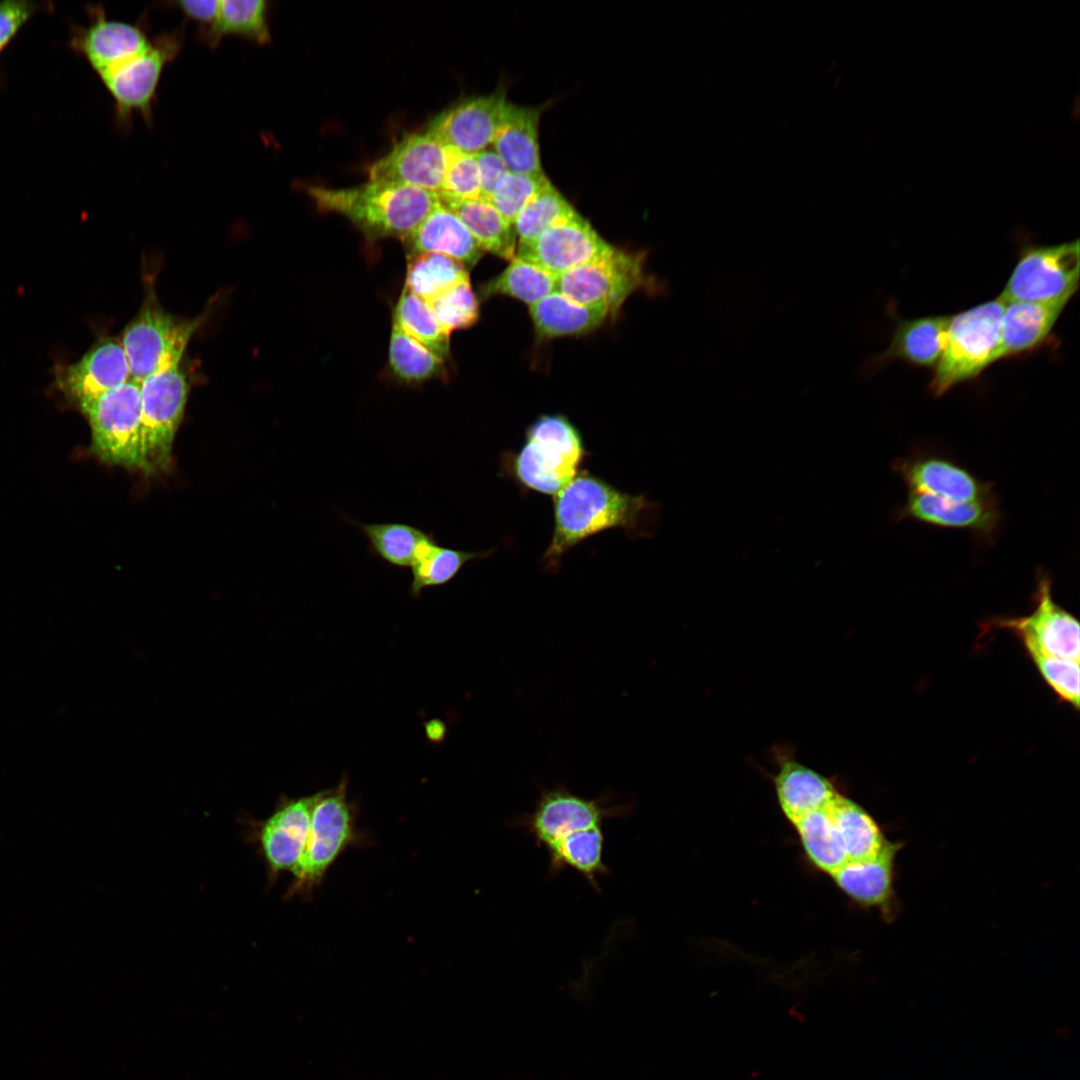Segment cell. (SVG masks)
Instances as JSON below:
<instances>
[{
  "instance_id": "6da1fadb",
  "label": "cell",
  "mask_w": 1080,
  "mask_h": 1080,
  "mask_svg": "<svg viewBox=\"0 0 1080 1080\" xmlns=\"http://www.w3.org/2000/svg\"><path fill=\"white\" fill-rule=\"evenodd\" d=\"M632 808L631 802L616 803L607 793L588 799L556 785L540 791L534 809L521 816L519 824L546 849L550 874L573 869L599 891V878L609 873L603 860V824Z\"/></svg>"
},
{
  "instance_id": "7a4b0ae2",
  "label": "cell",
  "mask_w": 1080,
  "mask_h": 1080,
  "mask_svg": "<svg viewBox=\"0 0 1080 1080\" xmlns=\"http://www.w3.org/2000/svg\"><path fill=\"white\" fill-rule=\"evenodd\" d=\"M656 506L643 495L614 487L602 478L581 471L553 501V531L544 552V568L553 571L563 555L587 538L621 528L632 535L647 533Z\"/></svg>"
},
{
  "instance_id": "3957f363",
  "label": "cell",
  "mask_w": 1080,
  "mask_h": 1080,
  "mask_svg": "<svg viewBox=\"0 0 1080 1080\" xmlns=\"http://www.w3.org/2000/svg\"><path fill=\"white\" fill-rule=\"evenodd\" d=\"M306 193L320 211L346 217L369 240H403L440 202L436 192L382 181L348 188L310 185Z\"/></svg>"
},
{
  "instance_id": "277c9868",
  "label": "cell",
  "mask_w": 1080,
  "mask_h": 1080,
  "mask_svg": "<svg viewBox=\"0 0 1080 1080\" xmlns=\"http://www.w3.org/2000/svg\"><path fill=\"white\" fill-rule=\"evenodd\" d=\"M315 794L307 841L291 871L290 896L311 895L344 851L366 841L357 828L359 807L348 797L346 775L336 786Z\"/></svg>"
},
{
  "instance_id": "5b68a950",
  "label": "cell",
  "mask_w": 1080,
  "mask_h": 1080,
  "mask_svg": "<svg viewBox=\"0 0 1080 1080\" xmlns=\"http://www.w3.org/2000/svg\"><path fill=\"white\" fill-rule=\"evenodd\" d=\"M585 456L577 427L563 415L546 414L528 426L509 471L523 487L555 496L576 477Z\"/></svg>"
},
{
  "instance_id": "8992f818",
  "label": "cell",
  "mask_w": 1080,
  "mask_h": 1080,
  "mask_svg": "<svg viewBox=\"0 0 1080 1080\" xmlns=\"http://www.w3.org/2000/svg\"><path fill=\"white\" fill-rule=\"evenodd\" d=\"M1005 304L998 296L950 316L947 344L929 384L935 397L975 379L1001 359V319Z\"/></svg>"
},
{
  "instance_id": "52a82bcc",
  "label": "cell",
  "mask_w": 1080,
  "mask_h": 1080,
  "mask_svg": "<svg viewBox=\"0 0 1080 1080\" xmlns=\"http://www.w3.org/2000/svg\"><path fill=\"white\" fill-rule=\"evenodd\" d=\"M202 320V317L187 319L168 312L150 287L120 339L131 380L141 384L149 376L180 364Z\"/></svg>"
},
{
  "instance_id": "ba28073f",
  "label": "cell",
  "mask_w": 1080,
  "mask_h": 1080,
  "mask_svg": "<svg viewBox=\"0 0 1080 1080\" xmlns=\"http://www.w3.org/2000/svg\"><path fill=\"white\" fill-rule=\"evenodd\" d=\"M183 33L182 28H177L156 35L145 51L98 76L114 101L115 122L120 129L130 128L135 112L152 123L162 73L180 53Z\"/></svg>"
},
{
  "instance_id": "9c48e42d",
  "label": "cell",
  "mask_w": 1080,
  "mask_h": 1080,
  "mask_svg": "<svg viewBox=\"0 0 1080 1080\" xmlns=\"http://www.w3.org/2000/svg\"><path fill=\"white\" fill-rule=\"evenodd\" d=\"M80 408L89 421L93 450L99 458L144 471L140 384L129 380Z\"/></svg>"
},
{
  "instance_id": "30bf717a",
  "label": "cell",
  "mask_w": 1080,
  "mask_h": 1080,
  "mask_svg": "<svg viewBox=\"0 0 1080 1080\" xmlns=\"http://www.w3.org/2000/svg\"><path fill=\"white\" fill-rule=\"evenodd\" d=\"M645 255L609 246L590 261L557 277L556 291L614 317L645 281Z\"/></svg>"
},
{
  "instance_id": "8fae6325",
  "label": "cell",
  "mask_w": 1080,
  "mask_h": 1080,
  "mask_svg": "<svg viewBox=\"0 0 1080 1080\" xmlns=\"http://www.w3.org/2000/svg\"><path fill=\"white\" fill-rule=\"evenodd\" d=\"M188 392L189 383L180 364L157 372L140 384L144 472L168 468Z\"/></svg>"
},
{
  "instance_id": "7c38bea8",
  "label": "cell",
  "mask_w": 1080,
  "mask_h": 1080,
  "mask_svg": "<svg viewBox=\"0 0 1080 1080\" xmlns=\"http://www.w3.org/2000/svg\"><path fill=\"white\" fill-rule=\"evenodd\" d=\"M1079 250L1078 240L1025 248L999 296L1005 303L1070 299L1079 285Z\"/></svg>"
},
{
  "instance_id": "4fadbf2b",
  "label": "cell",
  "mask_w": 1080,
  "mask_h": 1080,
  "mask_svg": "<svg viewBox=\"0 0 1080 1080\" xmlns=\"http://www.w3.org/2000/svg\"><path fill=\"white\" fill-rule=\"evenodd\" d=\"M1034 610L1020 617H997L985 624L989 629L1014 632L1026 651L1079 660L1080 627L1074 615L1053 598L1050 576L1039 571L1033 594Z\"/></svg>"
},
{
  "instance_id": "5bb4252c",
  "label": "cell",
  "mask_w": 1080,
  "mask_h": 1080,
  "mask_svg": "<svg viewBox=\"0 0 1080 1080\" xmlns=\"http://www.w3.org/2000/svg\"><path fill=\"white\" fill-rule=\"evenodd\" d=\"M86 11V25L70 26L68 47L83 57L98 76L137 56L150 46L152 39L142 23L109 19L100 5H88Z\"/></svg>"
},
{
  "instance_id": "9a60e30c",
  "label": "cell",
  "mask_w": 1080,
  "mask_h": 1080,
  "mask_svg": "<svg viewBox=\"0 0 1080 1080\" xmlns=\"http://www.w3.org/2000/svg\"><path fill=\"white\" fill-rule=\"evenodd\" d=\"M509 103L503 92L464 99L439 113L427 131L446 147L474 155L491 147Z\"/></svg>"
},
{
  "instance_id": "2e32d148",
  "label": "cell",
  "mask_w": 1080,
  "mask_h": 1080,
  "mask_svg": "<svg viewBox=\"0 0 1080 1080\" xmlns=\"http://www.w3.org/2000/svg\"><path fill=\"white\" fill-rule=\"evenodd\" d=\"M449 159L448 148L428 131L403 137L369 168V181H382L438 192Z\"/></svg>"
},
{
  "instance_id": "e0dca14e",
  "label": "cell",
  "mask_w": 1080,
  "mask_h": 1080,
  "mask_svg": "<svg viewBox=\"0 0 1080 1080\" xmlns=\"http://www.w3.org/2000/svg\"><path fill=\"white\" fill-rule=\"evenodd\" d=\"M610 246L577 211L558 220L516 255L558 277L598 256Z\"/></svg>"
},
{
  "instance_id": "ac0fdd59",
  "label": "cell",
  "mask_w": 1080,
  "mask_h": 1080,
  "mask_svg": "<svg viewBox=\"0 0 1080 1080\" xmlns=\"http://www.w3.org/2000/svg\"><path fill=\"white\" fill-rule=\"evenodd\" d=\"M892 468L910 491L965 502L996 498L992 483L982 481L946 456L919 453L897 459Z\"/></svg>"
},
{
  "instance_id": "d6986e66",
  "label": "cell",
  "mask_w": 1080,
  "mask_h": 1080,
  "mask_svg": "<svg viewBox=\"0 0 1080 1080\" xmlns=\"http://www.w3.org/2000/svg\"><path fill=\"white\" fill-rule=\"evenodd\" d=\"M58 387L79 406L131 380L118 338H101L77 362L58 369Z\"/></svg>"
},
{
  "instance_id": "ffe728a7",
  "label": "cell",
  "mask_w": 1080,
  "mask_h": 1080,
  "mask_svg": "<svg viewBox=\"0 0 1080 1080\" xmlns=\"http://www.w3.org/2000/svg\"><path fill=\"white\" fill-rule=\"evenodd\" d=\"M898 519H912L938 528L967 530L991 540L1002 519L998 499L965 502L909 491L897 512Z\"/></svg>"
},
{
  "instance_id": "44dd1931",
  "label": "cell",
  "mask_w": 1080,
  "mask_h": 1080,
  "mask_svg": "<svg viewBox=\"0 0 1080 1080\" xmlns=\"http://www.w3.org/2000/svg\"><path fill=\"white\" fill-rule=\"evenodd\" d=\"M316 794L283 799L265 821L260 841L272 873L292 871L304 850Z\"/></svg>"
},
{
  "instance_id": "7402d4cb",
  "label": "cell",
  "mask_w": 1080,
  "mask_h": 1080,
  "mask_svg": "<svg viewBox=\"0 0 1080 1080\" xmlns=\"http://www.w3.org/2000/svg\"><path fill=\"white\" fill-rule=\"evenodd\" d=\"M409 256L439 253L474 266L484 254L463 222L439 202L426 218L403 239Z\"/></svg>"
},
{
  "instance_id": "603a6c76",
  "label": "cell",
  "mask_w": 1080,
  "mask_h": 1080,
  "mask_svg": "<svg viewBox=\"0 0 1080 1080\" xmlns=\"http://www.w3.org/2000/svg\"><path fill=\"white\" fill-rule=\"evenodd\" d=\"M950 316H927L898 322L888 349L869 361L866 369L872 373L892 360L935 367L948 339Z\"/></svg>"
},
{
  "instance_id": "cb8c5ba5",
  "label": "cell",
  "mask_w": 1080,
  "mask_h": 1080,
  "mask_svg": "<svg viewBox=\"0 0 1080 1080\" xmlns=\"http://www.w3.org/2000/svg\"><path fill=\"white\" fill-rule=\"evenodd\" d=\"M1069 300L1006 303L1001 319V359L1040 346Z\"/></svg>"
},
{
  "instance_id": "d4e9b609",
  "label": "cell",
  "mask_w": 1080,
  "mask_h": 1080,
  "mask_svg": "<svg viewBox=\"0 0 1080 1080\" xmlns=\"http://www.w3.org/2000/svg\"><path fill=\"white\" fill-rule=\"evenodd\" d=\"M540 110L509 103L491 148L510 172L542 174L538 141Z\"/></svg>"
},
{
  "instance_id": "484cf974",
  "label": "cell",
  "mask_w": 1080,
  "mask_h": 1080,
  "mask_svg": "<svg viewBox=\"0 0 1080 1080\" xmlns=\"http://www.w3.org/2000/svg\"><path fill=\"white\" fill-rule=\"evenodd\" d=\"M898 849L897 843L887 841L875 857L844 863L832 873L833 879L857 903L885 905L892 895L894 861Z\"/></svg>"
},
{
  "instance_id": "4316f807",
  "label": "cell",
  "mask_w": 1080,
  "mask_h": 1080,
  "mask_svg": "<svg viewBox=\"0 0 1080 1080\" xmlns=\"http://www.w3.org/2000/svg\"><path fill=\"white\" fill-rule=\"evenodd\" d=\"M775 787L780 807L792 823L824 807L837 793L829 779L793 759H782Z\"/></svg>"
},
{
  "instance_id": "83f0119b",
  "label": "cell",
  "mask_w": 1080,
  "mask_h": 1080,
  "mask_svg": "<svg viewBox=\"0 0 1080 1080\" xmlns=\"http://www.w3.org/2000/svg\"><path fill=\"white\" fill-rule=\"evenodd\" d=\"M529 314L542 339L586 334L610 317L606 311L578 304L558 291L531 305Z\"/></svg>"
},
{
  "instance_id": "f1b7e54d",
  "label": "cell",
  "mask_w": 1080,
  "mask_h": 1080,
  "mask_svg": "<svg viewBox=\"0 0 1080 1080\" xmlns=\"http://www.w3.org/2000/svg\"><path fill=\"white\" fill-rule=\"evenodd\" d=\"M440 202L463 222L484 252L509 261L515 257L517 237L514 227L488 200Z\"/></svg>"
},
{
  "instance_id": "f546056e",
  "label": "cell",
  "mask_w": 1080,
  "mask_h": 1080,
  "mask_svg": "<svg viewBox=\"0 0 1080 1080\" xmlns=\"http://www.w3.org/2000/svg\"><path fill=\"white\" fill-rule=\"evenodd\" d=\"M268 12L265 0H221L214 23L200 33L201 38L210 48H216L227 36L265 45L271 40Z\"/></svg>"
},
{
  "instance_id": "4dcf8cb0",
  "label": "cell",
  "mask_w": 1080,
  "mask_h": 1080,
  "mask_svg": "<svg viewBox=\"0 0 1080 1080\" xmlns=\"http://www.w3.org/2000/svg\"><path fill=\"white\" fill-rule=\"evenodd\" d=\"M828 809L848 861L869 859L881 852L887 840L864 808L837 792Z\"/></svg>"
},
{
  "instance_id": "1f68e13d",
  "label": "cell",
  "mask_w": 1080,
  "mask_h": 1080,
  "mask_svg": "<svg viewBox=\"0 0 1080 1080\" xmlns=\"http://www.w3.org/2000/svg\"><path fill=\"white\" fill-rule=\"evenodd\" d=\"M493 550L470 552L445 547L437 543L435 537L426 541L419 549L410 567L412 580L409 592L418 598L424 589L442 586L454 579L470 561L488 557Z\"/></svg>"
},
{
  "instance_id": "d6a6232c",
  "label": "cell",
  "mask_w": 1080,
  "mask_h": 1080,
  "mask_svg": "<svg viewBox=\"0 0 1080 1080\" xmlns=\"http://www.w3.org/2000/svg\"><path fill=\"white\" fill-rule=\"evenodd\" d=\"M352 523L369 543V551L391 566L411 567L420 547L432 533L406 523Z\"/></svg>"
},
{
  "instance_id": "836d02e7",
  "label": "cell",
  "mask_w": 1080,
  "mask_h": 1080,
  "mask_svg": "<svg viewBox=\"0 0 1080 1080\" xmlns=\"http://www.w3.org/2000/svg\"><path fill=\"white\" fill-rule=\"evenodd\" d=\"M557 277L538 265L515 255L496 277L481 286V296L495 295L518 299L529 307L556 291Z\"/></svg>"
},
{
  "instance_id": "e575fe53",
  "label": "cell",
  "mask_w": 1080,
  "mask_h": 1080,
  "mask_svg": "<svg viewBox=\"0 0 1080 1080\" xmlns=\"http://www.w3.org/2000/svg\"><path fill=\"white\" fill-rule=\"evenodd\" d=\"M445 360L393 323L388 363L394 377L405 384H420L446 377Z\"/></svg>"
},
{
  "instance_id": "d590c367",
  "label": "cell",
  "mask_w": 1080,
  "mask_h": 1080,
  "mask_svg": "<svg viewBox=\"0 0 1080 1080\" xmlns=\"http://www.w3.org/2000/svg\"><path fill=\"white\" fill-rule=\"evenodd\" d=\"M793 824L808 858L820 870L832 874L848 861L828 804Z\"/></svg>"
},
{
  "instance_id": "8d00e7d4",
  "label": "cell",
  "mask_w": 1080,
  "mask_h": 1080,
  "mask_svg": "<svg viewBox=\"0 0 1080 1080\" xmlns=\"http://www.w3.org/2000/svg\"><path fill=\"white\" fill-rule=\"evenodd\" d=\"M467 279L469 275L462 263L428 252L410 257L404 288L428 302Z\"/></svg>"
},
{
  "instance_id": "74e56055",
  "label": "cell",
  "mask_w": 1080,
  "mask_h": 1080,
  "mask_svg": "<svg viewBox=\"0 0 1080 1080\" xmlns=\"http://www.w3.org/2000/svg\"><path fill=\"white\" fill-rule=\"evenodd\" d=\"M393 323L442 359L448 358L451 334L443 329L427 302L406 288L395 306Z\"/></svg>"
},
{
  "instance_id": "f35d334b",
  "label": "cell",
  "mask_w": 1080,
  "mask_h": 1080,
  "mask_svg": "<svg viewBox=\"0 0 1080 1080\" xmlns=\"http://www.w3.org/2000/svg\"><path fill=\"white\" fill-rule=\"evenodd\" d=\"M576 211L550 182L522 209L513 223L517 248L533 243L558 220Z\"/></svg>"
},
{
  "instance_id": "ab89813d",
  "label": "cell",
  "mask_w": 1080,
  "mask_h": 1080,
  "mask_svg": "<svg viewBox=\"0 0 1080 1080\" xmlns=\"http://www.w3.org/2000/svg\"><path fill=\"white\" fill-rule=\"evenodd\" d=\"M434 316L451 334L454 330L472 327L479 319V301L470 280H464L448 291L427 302Z\"/></svg>"
},
{
  "instance_id": "60d3db41",
  "label": "cell",
  "mask_w": 1080,
  "mask_h": 1080,
  "mask_svg": "<svg viewBox=\"0 0 1080 1080\" xmlns=\"http://www.w3.org/2000/svg\"><path fill=\"white\" fill-rule=\"evenodd\" d=\"M549 183L550 180L544 173L522 174L508 171L488 201L513 225L528 202Z\"/></svg>"
},
{
  "instance_id": "b9f144b4",
  "label": "cell",
  "mask_w": 1080,
  "mask_h": 1080,
  "mask_svg": "<svg viewBox=\"0 0 1080 1080\" xmlns=\"http://www.w3.org/2000/svg\"><path fill=\"white\" fill-rule=\"evenodd\" d=\"M1047 686L1063 702L1076 710L1080 703V666L1079 660L1045 655L1037 652L1027 653Z\"/></svg>"
},
{
  "instance_id": "7bdbcfd3",
  "label": "cell",
  "mask_w": 1080,
  "mask_h": 1080,
  "mask_svg": "<svg viewBox=\"0 0 1080 1080\" xmlns=\"http://www.w3.org/2000/svg\"><path fill=\"white\" fill-rule=\"evenodd\" d=\"M448 148L449 159L443 183L438 192L440 201L480 198L479 173L471 154Z\"/></svg>"
},
{
  "instance_id": "ee69618b",
  "label": "cell",
  "mask_w": 1080,
  "mask_h": 1080,
  "mask_svg": "<svg viewBox=\"0 0 1080 1080\" xmlns=\"http://www.w3.org/2000/svg\"><path fill=\"white\" fill-rule=\"evenodd\" d=\"M51 9L50 2L0 1V56L35 14Z\"/></svg>"
},
{
  "instance_id": "f6af8a7d",
  "label": "cell",
  "mask_w": 1080,
  "mask_h": 1080,
  "mask_svg": "<svg viewBox=\"0 0 1080 1080\" xmlns=\"http://www.w3.org/2000/svg\"><path fill=\"white\" fill-rule=\"evenodd\" d=\"M473 156L479 173L480 198L489 200L495 187L509 170L491 147Z\"/></svg>"
},
{
  "instance_id": "bcb514c9",
  "label": "cell",
  "mask_w": 1080,
  "mask_h": 1080,
  "mask_svg": "<svg viewBox=\"0 0 1080 1080\" xmlns=\"http://www.w3.org/2000/svg\"><path fill=\"white\" fill-rule=\"evenodd\" d=\"M189 20L202 25L201 33L215 21L219 9L217 0H181L172 3Z\"/></svg>"
}]
</instances>
